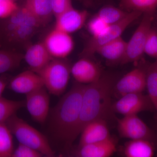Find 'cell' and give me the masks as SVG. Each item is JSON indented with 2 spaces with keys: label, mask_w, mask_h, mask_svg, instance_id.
Here are the masks:
<instances>
[{
  "label": "cell",
  "mask_w": 157,
  "mask_h": 157,
  "mask_svg": "<svg viewBox=\"0 0 157 157\" xmlns=\"http://www.w3.org/2000/svg\"><path fill=\"white\" fill-rule=\"evenodd\" d=\"M85 85L74 83L54 107L49 121V131L56 140L66 148L72 146L76 137V132L81 110Z\"/></svg>",
  "instance_id": "cell-1"
},
{
  "label": "cell",
  "mask_w": 157,
  "mask_h": 157,
  "mask_svg": "<svg viewBox=\"0 0 157 157\" xmlns=\"http://www.w3.org/2000/svg\"><path fill=\"white\" fill-rule=\"evenodd\" d=\"M116 77L112 74H103L95 82L85 85L81 110L76 128V138L87 124L98 119H106L113 112L111 97Z\"/></svg>",
  "instance_id": "cell-2"
},
{
  "label": "cell",
  "mask_w": 157,
  "mask_h": 157,
  "mask_svg": "<svg viewBox=\"0 0 157 157\" xmlns=\"http://www.w3.org/2000/svg\"><path fill=\"white\" fill-rule=\"evenodd\" d=\"M6 123L19 143L30 147L45 156H54L55 151L52 148L47 137L16 114Z\"/></svg>",
  "instance_id": "cell-3"
},
{
  "label": "cell",
  "mask_w": 157,
  "mask_h": 157,
  "mask_svg": "<svg viewBox=\"0 0 157 157\" xmlns=\"http://www.w3.org/2000/svg\"><path fill=\"white\" fill-rule=\"evenodd\" d=\"M6 19L5 33L9 41L12 42H21L28 40L42 25L24 6L19 7Z\"/></svg>",
  "instance_id": "cell-4"
},
{
  "label": "cell",
  "mask_w": 157,
  "mask_h": 157,
  "mask_svg": "<svg viewBox=\"0 0 157 157\" xmlns=\"http://www.w3.org/2000/svg\"><path fill=\"white\" fill-rule=\"evenodd\" d=\"M71 68L70 63L65 59H53L37 73L41 76L48 92L59 96L65 92L67 87Z\"/></svg>",
  "instance_id": "cell-5"
},
{
  "label": "cell",
  "mask_w": 157,
  "mask_h": 157,
  "mask_svg": "<svg viewBox=\"0 0 157 157\" xmlns=\"http://www.w3.org/2000/svg\"><path fill=\"white\" fill-rule=\"evenodd\" d=\"M155 12L144 13L139 25L128 42L121 64L138 63L144 58V46L149 33L154 19Z\"/></svg>",
  "instance_id": "cell-6"
},
{
  "label": "cell",
  "mask_w": 157,
  "mask_h": 157,
  "mask_svg": "<svg viewBox=\"0 0 157 157\" xmlns=\"http://www.w3.org/2000/svg\"><path fill=\"white\" fill-rule=\"evenodd\" d=\"M143 14L138 11L129 12L123 19L109 25L107 30L97 37H92L89 40L81 54V57H90L96 53L98 48L102 45L121 36L129 25L140 17Z\"/></svg>",
  "instance_id": "cell-7"
},
{
  "label": "cell",
  "mask_w": 157,
  "mask_h": 157,
  "mask_svg": "<svg viewBox=\"0 0 157 157\" xmlns=\"http://www.w3.org/2000/svg\"><path fill=\"white\" fill-rule=\"evenodd\" d=\"M149 63L140 60L134 69L116 81L113 94L119 98L127 94L143 93L146 89V76Z\"/></svg>",
  "instance_id": "cell-8"
},
{
  "label": "cell",
  "mask_w": 157,
  "mask_h": 157,
  "mask_svg": "<svg viewBox=\"0 0 157 157\" xmlns=\"http://www.w3.org/2000/svg\"><path fill=\"white\" fill-rule=\"evenodd\" d=\"M113 112L125 116L137 115L139 113L155 110L148 95L143 93L127 94L112 104Z\"/></svg>",
  "instance_id": "cell-9"
},
{
  "label": "cell",
  "mask_w": 157,
  "mask_h": 157,
  "mask_svg": "<svg viewBox=\"0 0 157 157\" xmlns=\"http://www.w3.org/2000/svg\"><path fill=\"white\" fill-rule=\"evenodd\" d=\"M117 130L122 138L130 140L145 139L154 142L155 135L137 115L125 116L117 119Z\"/></svg>",
  "instance_id": "cell-10"
},
{
  "label": "cell",
  "mask_w": 157,
  "mask_h": 157,
  "mask_svg": "<svg viewBox=\"0 0 157 157\" xmlns=\"http://www.w3.org/2000/svg\"><path fill=\"white\" fill-rule=\"evenodd\" d=\"M43 42L53 59L66 58L74 47V41L70 34L55 28L47 34Z\"/></svg>",
  "instance_id": "cell-11"
},
{
  "label": "cell",
  "mask_w": 157,
  "mask_h": 157,
  "mask_svg": "<svg viewBox=\"0 0 157 157\" xmlns=\"http://www.w3.org/2000/svg\"><path fill=\"white\" fill-rule=\"evenodd\" d=\"M25 106L31 117L39 124H44L48 117L50 98L45 87L26 95Z\"/></svg>",
  "instance_id": "cell-12"
},
{
  "label": "cell",
  "mask_w": 157,
  "mask_h": 157,
  "mask_svg": "<svg viewBox=\"0 0 157 157\" xmlns=\"http://www.w3.org/2000/svg\"><path fill=\"white\" fill-rule=\"evenodd\" d=\"M71 74L76 82L87 85L98 81L103 74L98 62L90 57H81L71 66Z\"/></svg>",
  "instance_id": "cell-13"
},
{
  "label": "cell",
  "mask_w": 157,
  "mask_h": 157,
  "mask_svg": "<svg viewBox=\"0 0 157 157\" xmlns=\"http://www.w3.org/2000/svg\"><path fill=\"white\" fill-rule=\"evenodd\" d=\"M8 85L14 92L25 95L44 86L40 75L32 70L24 71L14 76Z\"/></svg>",
  "instance_id": "cell-14"
},
{
  "label": "cell",
  "mask_w": 157,
  "mask_h": 157,
  "mask_svg": "<svg viewBox=\"0 0 157 157\" xmlns=\"http://www.w3.org/2000/svg\"><path fill=\"white\" fill-rule=\"evenodd\" d=\"M88 16L86 10H79L73 7L56 17L55 28L71 34L81 29Z\"/></svg>",
  "instance_id": "cell-15"
},
{
  "label": "cell",
  "mask_w": 157,
  "mask_h": 157,
  "mask_svg": "<svg viewBox=\"0 0 157 157\" xmlns=\"http://www.w3.org/2000/svg\"><path fill=\"white\" fill-rule=\"evenodd\" d=\"M78 146L101 142L111 137L106 120L98 119L90 122L80 133Z\"/></svg>",
  "instance_id": "cell-16"
},
{
  "label": "cell",
  "mask_w": 157,
  "mask_h": 157,
  "mask_svg": "<svg viewBox=\"0 0 157 157\" xmlns=\"http://www.w3.org/2000/svg\"><path fill=\"white\" fill-rule=\"evenodd\" d=\"M116 151V140L111 137L101 142L78 146L72 151V155L77 157H109Z\"/></svg>",
  "instance_id": "cell-17"
},
{
  "label": "cell",
  "mask_w": 157,
  "mask_h": 157,
  "mask_svg": "<svg viewBox=\"0 0 157 157\" xmlns=\"http://www.w3.org/2000/svg\"><path fill=\"white\" fill-rule=\"evenodd\" d=\"M24 58L31 70L36 73L45 67L53 59L43 42L30 45Z\"/></svg>",
  "instance_id": "cell-18"
},
{
  "label": "cell",
  "mask_w": 157,
  "mask_h": 157,
  "mask_svg": "<svg viewBox=\"0 0 157 157\" xmlns=\"http://www.w3.org/2000/svg\"><path fill=\"white\" fill-rule=\"evenodd\" d=\"M127 42L122 37L108 42L98 48V53L111 64L121 63L126 51Z\"/></svg>",
  "instance_id": "cell-19"
},
{
  "label": "cell",
  "mask_w": 157,
  "mask_h": 157,
  "mask_svg": "<svg viewBox=\"0 0 157 157\" xmlns=\"http://www.w3.org/2000/svg\"><path fill=\"white\" fill-rule=\"evenodd\" d=\"M154 142L145 139L130 140L125 144L123 153L126 157H152L155 153Z\"/></svg>",
  "instance_id": "cell-20"
},
{
  "label": "cell",
  "mask_w": 157,
  "mask_h": 157,
  "mask_svg": "<svg viewBox=\"0 0 157 157\" xmlns=\"http://www.w3.org/2000/svg\"><path fill=\"white\" fill-rule=\"evenodd\" d=\"M24 6L42 25L47 22L53 14L52 0H25Z\"/></svg>",
  "instance_id": "cell-21"
},
{
  "label": "cell",
  "mask_w": 157,
  "mask_h": 157,
  "mask_svg": "<svg viewBox=\"0 0 157 157\" xmlns=\"http://www.w3.org/2000/svg\"><path fill=\"white\" fill-rule=\"evenodd\" d=\"M119 7L128 12H155L157 0H121Z\"/></svg>",
  "instance_id": "cell-22"
},
{
  "label": "cell",
  "mask_w": 157,
  "mask_h": 157,
  "mask_svg": "<svg viewBox=\"0 0 157 157\" xmlns=\"http://www.w3.org/2000/svg\"><path fill=\"white\" fill-rule=\"evenodd\" d=\"M146 89L147 95L157 112V59L149 64L147 72Z\"/></svg>",
  "instance_id": "cell-23"
},
{
  "label": "cell",
  "mask_w": 157,
  "mask_h": 157,
  "mask_svg": "<svg viewBox=\"0 0 157 157\" xmlns=\"http://www.w3.org/2000/svg\"><path fill=\"white\" fill-rule=\"evenodd\" d=\"M25 106V101H13L0 98V124L6 121L21 108Z\"/></svg>",
  "instance_id": "cell-24"
},
{
  "label": "cell",
  "mask_w": 157,
  "mask_h": 157,
  "mask_svg": "<svg viewBox=\"0 0 157 157\" xmlns=\"http://www.w3.org/2000/svg\"><path fill=\"white\" fill-rule=\"evenodd\" d=\"M23 58L22 55L15 52L0 50V74L17 67Z\"/></svg>",
  "instance_id": "cell-25"
},
{
  "label": "cell",
  "mask_w": 157,
  "mask_h": 157,
  "mask_svg": "<svg viewBox=\"0 0 157 157\" xmlns=\"http://www.w3.org/2000/svg\"><path fill=\"white\" fill-rule=\"evenodd\" d=\"M129 12L119 7L107 5L101 8L96 14L109 25L122 20Z\"/></svg>",
  "instance_id": "cell-26"
},
{
  "label": "cell",
  "mask_w": 157,
  "mask_h": 157,
  "mask_svg": "<svg viewBox=\"0 0 157 157\" xmlns=\"http://www.w3.org/2000/svg\"><path fill=\"white\" fill-rule=\"evenodd\" d=\"M14 150L11 131L6 123L0 124V157H11Z\"/></svg>",
  "instance_id": "cell-27"
},
{
  "label": "cell",
  "mask_w": 157,
  "mask_h": 157,
  "mask_svg": "<svg viewBox=\"0 0 157 157\" xmlns=\"http://www.w3.org/2000/svg\"><path fill=\"white\" fill-rule=\"evenodd\" d=\"M109 25L96 14L89 21L87 28L92 37H97L105 33Z\"/></svg>",
  "instance_id": "cell-28"
},
{
  "label": "cell",
  "mask_w": 157,
  "mask_h": 157,
  "mask_svg": "<svg viewBox=\"0 0 157 157\" xmlns=\"http://www.w3.org/2000/svg\"><path fill=\"white\" fill-rule=\"evenodd\" d=\"M144 53L155 59H157V28L152 27L147 39Z\"/></svg>",
  "instance_id": "cell-29"
},
{
  "label": "cell",
  "mask_w": 157,
  "mask_h": 157,
  "mask_svg": "<svg viewBox=\"0 0 157 157\" xmlns=\"http://www.w3.org/2000/svg\"><path fill=\"white\" fill-rule=\"evenodd\" d=\"M43 155L40 152L28 146L19 143L14 149L11 157H41Z\"/></svg>",
  "instance_id": "cell-30"
},
{
  "label": "cell",
  "mask_w": 157,
  "mask_h": 157,
  "mask_svg": "<svg viewBox=\"0 0 157 157\" xmlns=\"http://www.w3.org/2000/svg\"><path fill=\"white\" fill-rule=\"evenodd\" d=\"M19 8L15 2L0 0V19H7Z\"/></svg>",
  "instance_id": "cell-31"
},
{
  "label": "cell",
  "mask_w": 157,
  "mask_h": 157,
  "mask_svg": "<svg viewBox=\"0 0 157 157\" xmlns=\"http://www.w3.org/2000/svg\"><path fill=\"white\" fill-rule=\"evenodd\" d=\"M52 6L55 17L73 7L72 0H52Z\"/></svg>",
  "instance_id": "cell-32"
},
{
  "label": "cell",
  "mask_w": 157,
  "mask_h": 157,
  "mask_svg": "<svg viewBox=\"0 0 157 157\" xmlns=\"http://www.w3.org/2000/svg\"><path fill=\"white\" fill-rule=\"evenodd\" d=\"M9 83L7 78L5 77H0V98L2 97L4 91Z\"/></svg>",
  "instance_id": "cell-33"
},
{
  "label": "cell",
  "mask_w": 157,
  "mask_h": 157,
  "mask_svg": "<svg viewBox=\"0 0 157 157\" xmlns=\"http://www.w3.org/2000/svg\"><path fill=\"white\" fill-rule=\"evenodd\" d=\"M155 141H156V144L157 145V134L156 135H156H155Z\"/></svg>",
  "instance_id": "cell-34"
},
{
  "label": "cell",
  "mask_w": 157,
  "mask_h": 157,
  "mask_svg": "<svg viewBox=\"0 0 157 157\" xmlns=\"http://www.w3.org/2000/svg\"><path fill=\"white\" fill-rule=\"evenodd\" d=\"M11 1H13V2H15L16 1H17V0H11Z\"/></svg>",
  "instance_id": "cell-35"
}]
</instances>
